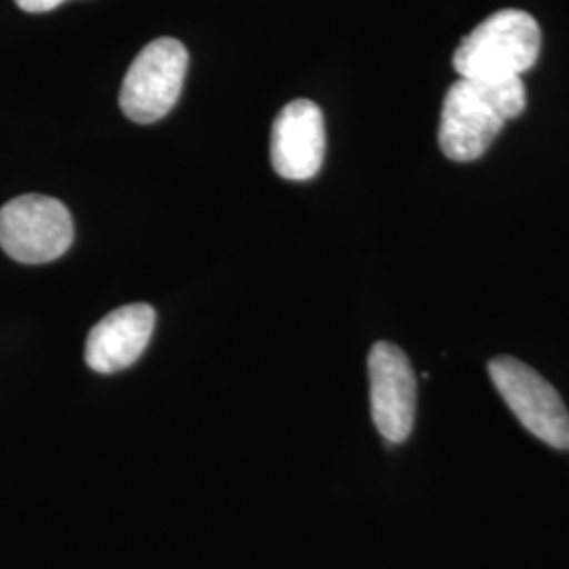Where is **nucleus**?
Listing matches in <instances>:
<instances>
[{
    "label": "nucleus",
    "instance_id": "obj_2",
    "mask_svg": "<svg viewBox=\"0 0 569 569\" xmlns=\"http://www.w3.org/2000/svg\"><path fill=\"white\" fill-rule=\"evenodd\" d=\"M542 32L526 11L505 9L468 32L453 53V68L468 81L521 79L540 58Z\"/></svg>",
    "mask_w": 569,
    "mask_h": 569
},
{
    "label": "nucleus",
    "instance_id": "obj_6",
    "mask_svg": "<svg viewBox=\"0 0 569 569\" xmlns=\"http://www.w3.org/2000/svg\"><path fill=\"white\" fill-rule=\"evenodd\" d=\"M371 418L388 446L403 443L416 420V373L399 346L378 342L369 352Z\"/></svg>",
    "mask_w": 569,
    "mask_h": 569
},
{
    "label": "nucleus",
    "instance_id": "obj_4",
    "mask_svg": "<svg viewBox=\"0 0 569 569\" xmlns=\"http://www.w3.org/2000/svg\"><path fill=\"white\" fill-rule=\"evenodd\" d=\"M188 51L178 39H157L146 44L124 74L121 110L133 122L161 121L182 93Z\"/></svg>",
    "mask_w": 569,
    "mask_h": 569
},
{
    "label": "nucleus",
    "instance_id": "obj_9",
    "mask_svg": "<svg viewBox=\"0 0 569 569\" xmlns=\"http://www.w3.org/2000/svg\"><path fill=\"white\" fill-rule=\"evenodd\" d=\"M66 0H16V4L26 13H47L60 7Z\"/></svg>",
    "mask_w": 569,
    "mask_h": 569
},
{
    "label": "nucleus",
    "instance_id": "obj_7",
    "mask_svg": "<svg viewBox=\"0 0 569 569\" xmlns=\"http://www.w3.org/2000/svg\"><path fill=\"white\" fill-rule=\"evenodd\" d=\"M326 121L310 100H293L277 114L270 140V161L283 180H312L326 159Z\"/></svg>",
    "mask_w": 569,
    "mask_h": 569
},
{
    "label": "nucleus",
    "instance_id": "obj_3",
    "mask_svg": "<svg viewBox=\"0 0 569 569\" xmlns=\"http://www.w3.org/2000/svg\"><path fill=\"white\" fill-rule=\"evenodd\" d=\"M74 241L68 207L42 194H23L0 209V247L21 264H47Z\"/></svg>",
    "mask_w": 569,
    "mask_h": 569
},
{
    "label": "nucleus",
    "instance_id": "obj_8",
    "mask_svg": "<svg viewBox=\"0 0 569 569\" xmlns=\"http://www.w3.org/2000/svg\"><path fill=\"white\" fill-rule=\"evenodd\" d=\"M157 312L148 305H127L106 315L89 331L84 361L98 373H117L142 357L152 338Z\"/></svg>",
    "mask_w": 569,
    "mask_h": 569
},
{
    "label": "nucleus",
    "instance_id": "obj_1",
    "mask_svg": "<svg viewBox=\"0 0 569 569\" xmlns=\"http://www.w3.org/2000/svg\"><path fill=\"white\" fill-rule=\"evenodd\" d=\"M528 106L521 79L453 82L446 93L439 146L456 163H470L483 157L505 129V122L523 114Z\"/></svg>",
    "mask_w": 569,
    "mask_h": 569
},
{
    "label": "nucleus",
    "instance_id": "obj_5",
    "mask_svg": "<svg viewBox=\"0 0 569 569\" xmlns=\"http://www.w3.org/2000/svg\"><path fill=\"white\" fill-rule=\"evenodd\" d=\"M489 378L536 439L550 448L569 449L568 407L536 369L515 357H496L489 361Z\"/></svg>",
    "mask_w": 569,
    "mask_h": 569
}]
</instances>
